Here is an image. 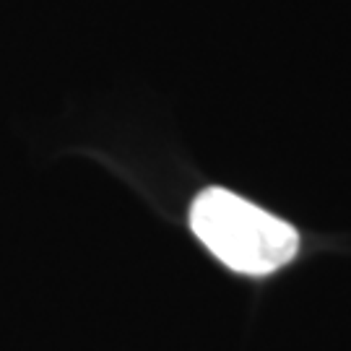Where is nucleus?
<instances>
[{
    "mask_svg": "<svg viewBox=\"0 0 351 351\" xmlns=\"http://www.w3.org/2000/svg\"><path fill=\"white\" fill-rule=\"evenodd\" d=\"M190 226L221 263L247 276L274 274L300 247L294 226L224 188L203 190L195 198Z\"/></svg>",
    "mask_w": 351,
    "mask_h": 351,
    "instance_id": "obj_1",
    "label": "nucleus"
}]
</instances>
